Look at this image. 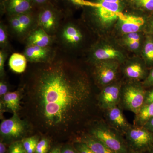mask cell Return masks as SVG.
Masks as SVG:
<instances>
[{
    "label": "cell",
    "mask_w": 153,
    "mask_h": 153,
    "mask_svg": "<svg viewBox=\"0 0 153 153\" xmlns=\"http://www.w3.org/2000/svg\"><path fill=\"white\" fill-rule=\"evenodd\" d=\"M24 75L18 114L34 134L74 140L98 116L97 94L85 71L66 59L36 63Z\"/></svg>",
    "instance_id": "obj_1"
},
{
    "label": "cell",
    "mask_w": 153,
    "mask_h": 153,
    "mask_svg": "<svg viewBox=\"0 0 153 153\" xmlns=\"http://www.w3.org/2000/svg\"><path fill=\"white\" fill-rule=\"evenodd\" d=\"M85 132L104 143L114 153H129L128 146L123 136L115 130L101 118L94 121Z\"/></svg>",
    "instance_id": "obj_2"
},
{
    "label": "cell",
    "mask_w": 153,
    "mask_h": 153,
    "mask_svg": "<svg viewBox=\"0 0 153 153\" xmlns=\"http://www.w3.org/2000/svg\"><path fill=\"white\" fill-rule=\"evenodd\" d=\"M34 134L30 123L18 113L14 114L10 118L2 120L0 124L1 140L7 145Z\"/></svg>",
    "instance_id": "obj_3"
},
{
    "label": "cell",
    "mask_w": 153,
    "mask_h": 153,
    "mask_svg": "<svg viewBox=\"0 0 153 153\" xmlns=\"http://www.w3.org/2000/svg\"><path fill=\"white\" fill-rule=\"evenodd\" d=\"M146 92V90L142 82L130 81L126 84H122L120 106L136 114L144 105Z\"/></svg>",
    "instance_id": "obj_4"
},
{
    "label": "cell",
    "mask_w": 153,
    "mask_h": 153,
    "mask_svg": "<svg viewBox=\"0 0 153 153\" xmlns=\"http://www.w3.org/2000/svg\"><path fill=\"white\" fill-rule=\"evenodd\" d=\"M124 137L131 151L144 152L149 151L153 145V134L144 126L133 125Z\"/></svg>",
    "instance_id": "obj_5"
},
{
    "label": "cell",
    "mask_w": 153,
    "mask_h": 153,
    "mask_svg": "<svg viewBox=\"0 0 153 153\" xmlns=\"http://www.w3.org/2000/svg\"><path fill=\"white\" fill-rule=\"evenodd\" d=\"M63 13L52 3L37 9L36 16L38 26L51 36L57 30L60 16Z\"/></svg>",
    "instance_id": "obj_6"
},
{
    "label": "cell",
    "mask_w": 153,
    "mask_h": 153,
    "mask_svg": "<svg viewBox=\"0 0 153 153\" xmlns=\"http://www.w3.org/2000/svg\"><path fill=\"white\" fill-rule=\"evenodd\" d=\"M88 2L87 6L93 8L94 14L102 25H111L120 16L121 3L98 1Z\"/></svg>",
    "instance_id": "obj_7"
},
{
    "label": "cell",
    "mask_w": 153,
    "mask_h": 153,
    "mask_svg": "<svg viewBox=\"0 0 153 153\" xmlns=\"http://www.w3.org/2000/svg\"><path fill=\"white\" fill-rule=\"evenodd\" d=\"M93 70L94 79L101 88L114 82L118 71L117 62L101 61L95 63Z\"/></svg>",
    "instance_id": "obj_8"
},
{
    "label": "cell",
    "mask_w": 153,
    "mask_h": 153,
    "mask_svg": "<svg viewBox=\"0 0 153 153\" xmlns=\"http://www.w3.org/2000/svg\"><path fill=\"white\" fill-rule=\"evenodd\" d=\"M122 85L120 82H114L101 88L97 97V105L100 110L103 111L119 105Z\"/></svg>",
    "instance_id": "obj_9"
},
{
    "label": "cell",
    "mask_w": 153,
    "mask_h": 153,
    "mask_svg": "<svg viewBox=\"0 0 153 153\" xmlns=\"http://www.w3.org/2000/svg\"><path fill=\"white\" fill-rule=\"evenodd\" d=\"M120 105L103 111L105 122L115 130L124 136L131 125L127 120Z\"/></svg>",
    "instance_id": "obj_10"
},
{
    "label": "cell",
    "mask_w": 153,
    "mask_h": 153,
    "mask_svg": "<svg viewBox=\"0 0 153 153\" xmlns=\"http://www.w3.org/2000/svg\"><path fill=\"white\" fill-rule=\"evenodd\" d=\"M24 55L28 61L35 63H47L55 58L54 51L50 47L27 46Z\"/></svg>",
    "instance_id": "obj_11"
},
{
    "label": "cell",
    "mask_w": 153,
    "mask_h": 153,
    "mask_svg": "<svg viewBox=\"0 0 153 153\" xmlns=\"http://www.w3.org/2000/svg\"><path fill=\"white\" fill-rule=\"evenodd\" d=\"M2 9L9 16L35 12L36 7L32 0H1Z\"/></svg>",
    "instance_id": "obj_12"
},
{
    "label": "cell",
    "mask_w": 153,
    "mask_h": 153,
    "mask_svg": "<svg viewBox=\"0 0 153 153\" xmlns=\"http://www.w3.org/2000/svg\"><path fill=\"white\" fill-rule=\"evenodd\" d=\"M22 93L20 88L14 91H9L0 100V115L2 119L5 112L18 113L21 108Z\"/></svg>",
    "instance_id": "obj_13"
},
{
    "label": "cell",
    "mask_w": 153,
    "mask_h": 153,
    "mask_svg": "<svg viewBox=\"0 0 153 153\" xmlns=\"http://www.w3.org/2000/svg\"><path fill=\"white\" fill-rule=\"evenodd\" d=\"M61 42L66 47H74L81 43L83 36L80 30L73 24H66L60 33Z\"/></svg>",
    "instance_id": "obj_14"
},
{
    "label": "cell",
    "mask_w": 153,
    "mask_h": 153,
    "mask_svg": "<svg viewBox=\"0 0 153 153\" xmlns=\"http://www.w3.org/2000/svg\"><path fill=\"white\" fill-rule=\"evenodd\" d=\"M119 19L121 31L126 35L137 33L148 22L143 17L131 15L120 16Z\"/></svg>",
    "instance_id": "obj_15"
},
{
    "label": "cell",
    "mask_w": 153,
    "mask_h": 153,
    "mask_svg": "<svg viewBox=\"0 0 153 153\" xmlns=\"http://www.w3.org/2000/svg\"><path fill=\"white\" fill-rule=\"evenodd\" d=\"M27 41V46L47 47L52 44L53 38L52 36L39 27L29 34Z\"/></svg>",
    "instance_id": "obj_16"
},
{
    "label": "cell",
    "mask_w": 153,
    "mask_h": 153,
    "mask_svg": "<svg viewBox=\"0 0 153 153\" xmlns=\"http://www.w3.org/2000/svg\"><path fill=\"white\" fill-rule=\"evenodd\" d=\"M74 141L84 143L94 153H114L100 140L86 132L81 134Z\"/></svg>",
    "instance_id": "obj_17"
},
{
    "label": "cell",
    "mask_w": 153,
    "mask_h": 153,
    "mask_svg": "<svg viewBox=\"0 0 153 153\" xmlns=\"http://www.w3.org/2000/svg\"><path fill=\"white\" fill-rule=\"evenodd\" d=\"M123 72L125 76L130 81L138 82L146 79L148 74L144 65L137 62L127 65L124 68Z\"/></svg>",
    "instance_id": "obj_18"
},
{
    "label": "cell",
    "mask_w": 153,
    "mask_h": 153,
    "mask_svg": "<svg viewBox=\"0 0 153 153\" xmlns=\"http://www.w3.org/2000/svg\"><path fill=\"white\" fill-rule=\"evenodd\" d=\"M122 55L117 49L109 46L96 48L92 52V57L95 63L120 59Z\"/></svg>",
    "instance_id": "obj_19"
},
{
    "label": "cell",
    "mask_w": 153,
    "mask_h": 153,
    "mask_svg": "<svg viewBox=\"0 0 153 153\" xmlns=\"http://www.w3.org/2000/svg\"><path fill=\"white\" fill-rule=\"evenodd\" d=\"M153 117V102L145 104L135 114L134 125L144 126Z\"/></svg>",
    "instance_id": "obj_20"
},
{
    "label": "cell",
    "mask_w": 153,
    "mask_h": 153,
    "mask_svg": "<svg viewBox=\"0 0 153 153\" xmlns=\"http://www.w3.org/2000/svg\"><path fill=\"white\" fill-rule=\"evenodd\" d=\"M27 61L25 55L14 53L9 59V67L12 71L16 73H23L27 69Z\"/></svg>",
    "instance_id": "obj_21"
},
{
    "label": "cell",
    "mask_w": 153,
    "mask_h": 153,
    "mask_svg": "<svg viewBox=\"0 0 153 153\" xmlns=\"http://www.w3.org/2000/svg\"><path fill=\"white\" fill-rule=\"evenodd\" d=\"M53 5L57 7L63 12H67V10L72 6H87L88 2L85 0H50Z\"/></svg>",
    "instance_id": "obj_22"
},
{
    "label": "cell",
    "mask_w": 153,
    "mask_h": 153,
    "mask_svg": "<svg viewBox=\"0 0 153 153\" xmlns=\"http://www.w3.org/2000/svg\"><path fill=\"white\" fill-rule=\"evenodd\" d=\"M143 55L145 63L149 66H153V36H148L145 41Z\"/></svg>",
    "instance_id": "obj_23"
},
{
    "label": "cell",
    "mask_w": 153,
    "mask_h": 153,
    "mask_svg": "<svg viewBox=\"0 0 153 153\" xmlns=\"http://www.w3.org/2000/svg\"><path fill=\"white\" fill-rule=\"evenodd\" d=\"M41 137V135L36 134L25 137L22 140V144L26 153H35Z\"/></svg>",
    "instance_id": "obj_24"
},
{
    "label": "cell",
    "mask_w": 153,
    "mask_h": 153,
    "mask_svg": "<svg viewBox=\"0 0 153 153\" xmlns=\"http://www.w3.org/2000/svg\"><path fill=\"white\" fill-rule=\"evenodd\" d=\"M36 12H33L16 15L22 24L25 33L33 26L35 20H37Z\"/></svg>",
    "instance_id": "obj_25"
},
{
    "label": "cell",
    "mask_w": 153,
    "mask_h": 153,
    "mask_svg": "<svg viewBox=\"0 0 153 153\" xmlns=\"http://www.w3.org/2000/svg\"><path fill=\"white\" fill-rule=\"evenodd\" d=\"M52 140L45 136H41L36 148L35 153H48L51 149Z\"/></svg>",
    "instance_id": "obj_26"
},
{
    "label": "cell",
    "mask_w": 153,
    "mask_h": 153,
    "mask_svg": "<svg viewBox=\"0 0 153 153\" xmlns=\"http://www.w3.org/2000/svg\"><path fill=\"white\" fill-rule=\"evenodd\" d=\"M9 19L10 25L12 30L18 35H22L25 33L22 24L16 15L10 16Z\"/></svg>",
    "instance_id": "obj_27"
},
{
    "label": "cell",
    "mask_w": 153,
    "mask_h": 153,
    "mask_svg": "<svg viewBox=\"0 0 153 153\" xmlns=\"http://www.w3.org/2000/svg\"><path fill=\"white\" fill-rule=\"evenodd\" d=\"M134 2L140 8L153 12V0H134Z\"/></svg>",
    "instance_id": "obj_28"
},
{
    "label": "cell",
    "mask_w": 153,
    "mask_h": 153,
    "mask_svg": "<svg viewBox=\"0 0 153 153\" xmlns=\"http://www.w3.org/2000/svg\"><path fill=\"white\" fill-rule=\"evenodd\" d=\"M7 153H26L22 141L15 142L9 145Z\"/></svg>",
    "instance_id": "obj_29"
},
{
    "label": "cell",
    "mask_w": 153,
    "mask_h": 153,
    "mask_svg": "<svg viewBox=\"0 0 153 153\" xmlns=\"http://www.w3.org/2000/svg\"><path fill=\"white\" fill-rule=\"evenodd\" d=\"M8 44V36L5 26L1 24L0 26V45L1 48H5Z\"/></svg>",
    "instance_id": "obj_30"
},
{
    "label": "cell",
    "mask_w": 153,
    "mask_h": 153,
    "mask_svg": "<svg viewBox=\"0 0 153 153\" xmlns=\"http://www.w3.org/2000/svg\"><path fill=\"white\" fill-rule=\"evenodd\" d=\"M72 144L79 153H94L84 143L79 141H74Z\"/></svg>",
    "instance_id": "obj_31"
},
{
    "label": "cell",
    "mask_w": 153,
    "mask_h": 153,
    "mask_svg": "<svg viewBox=\"0 0 153 153\" xmlns=\"http://www.w3.org/2000/svg\"><path fill=\"white\" fill-rule=\"evenodd\" d=\"M7 57V54L3 50L0 51V76L1 79L4 78L5 76L4 64Z\"/></svg>",
    "instance_id": "obj_32"
},
{
    "label": "cell",
    "mask_w": 153,
    "mask_h": 153,
    "mask_svg": "<svg viewBox=\"0 0 153 153\" xmlns=\"http://www.w3.org/2000/svg\"><path fill=\"white\" fill-rule=\"evenodd\" d=\"M142 84L146 89L153 88V66L147 76L142 82Z\"/></svg>",
    "instance_id": "obj_33"
},
{
    "label": "cell",
    "mask_w": 153,
    "mask_h": 153,
    "mask_svg": "<svg viewBox=\"0 0 153 153\" xmlns=\"http://www.w3.org/2000/svg\"><path fill=\"white\" fill-rule=\"evenodd\" d=\"M0 82V97L1 98L9 92V85L4 78Z\"/></svg>",
    "instance_id": "obj_34"
},
{
    "label": "cell",
    "mask_w": 153,
    "mask_h": 153,
    "mask_svg": "<svg viewBox=\"0 0 153 153\" xmlns=\"http://www.w3.org/2000/svg\"><path fill=\"white\" fill-rule=\"evenodd\" d=\"M61 153H79L73 144H66L62 146Z\"/></svg>",
    "instance_id": "obj_35"
},
{
    "label": "cell",
    "mask_w": 153,
    "mask_h": 153,
    "mask_svg": "<svg viewBox=\"0 0 153 153\" xmlns=\"http://www.w3.org/2000/svg\"><path fill=\"white\" fill-rule=\"evenodd\" d=\"M125 40L126 42L140 41V37L137 33H129L127 34Z\"/></svg>",
    "instance_id": "obj_36"
},
{
    "label": "cell",
    "mask_w": 153,
    "mask_h": 153,
    "mask_svg": "<svg viewBox=\"0 0 153 153\" xmlns=\"http://www.w3.org/2000/svg\"><path fill=\"white\" fill-rule=\"evenodd\" d=\"M36 9L40 8L44 6L51 4L50 0H32Z\"/></svg>",
    "instance_id": "obj_37"
},
{
    "label": "cell",
    "mask_w": 153,
    "mask_h": 153,
    "mask_svg": "<svg viewBox=\"0 0 153 153\" xmlns=\"http://www.w3.org/2000/svg\"><path fill=\"white\" fill-rule=\"evenodd\" d=\"M153 102V88L149 90H147L145 97V104Z\"/></svg>",
    "instance_id": "obj_38"
},
{
    "label": "cell",
    "mask_w": 153,
    "mask_h": 153,
    "mask_svg": "<svg viewBox=\"0 0 153 153\" xmlns=\"http://www.w3.org/2000/svg\"><path fill=\"white\" fill-rule=\"evenodd\" d=\"M128 47L132 50H136L140 47V41H132L126 42Z\"/></svg>",
    "instance_id": "obj_39"
},
{
    "label": "cell",
    "mask_w": 153,
    "mask_h": 153,
    "mask_svg": "<svg viewBox=\"0 0 153 153\" xmlns=\"http://www.w3.org/2000/svg\"><path fill=\"white\" fill-rule=\"evenodd\" d=\"M148 31L151 36H153V16L147 22Z\"/></svg>",
    "instance_id": "obj_40"
},
{
    "label": "cell",
    "mask_w": 153,
    "mask_h": 153,
    "mask_svg": "<svg viewBox=\"0 0 153 153\" xmlns=\"http://www.w3.org/2000/svg\"><path fill=\"white\" fill-rule=\"evenodd\" d=\"M62 146L60 144L55 145L51 148L48 153H61Z\"/></svg>",
    "instance_id": "obj_41"
},
{
    "label": "cell",
    "mask_w": 153,
    "mask_h": 153,
    "mask_svg": "<svg viewBox=\"0 0 153 153\" xmlns=\"http://www.w3.org/2000/svg\"><path fill=\"white\" fill-rule=\"evenodd\" d=\"M7 144L2 140L0 141V153H7L8 148Z\"/></svg>",
    "instance_id": "obj_42"
},
{
    "label": "cell",
    "mask_w": 153,
    "mask_h": 153,
    "mask_svg": "<svg viewBox=\"0 0 153 153\" xmlns=\"http://www.w3.org/2000/svg\"><path fill=\"white\" fill-rule=\"evenodd\" d=\"M144 126L153 134V117Z\"/></svg>",
    "instance_id": "obj_43"
},
{
    "label": "cell",
    "mask_w": 153,
    "mask_h": 153,
    "mask_svg": "<svg viewBox=\"0 0 153 153\" xmlns=\"http://www.w3.org/2000/svg\"><path fill=\"white\" fill-rule=\"evenodd\" d=\"M96 1H103L111 2L121 3V0H96Z\"/></svg>",
    "instance_id": "obj_44"
},
{
    "label": "cell",
    "mask_w": 153,
    "mask_h": 153,
    "mask_svg": "<svg viewBox=\"0 0 153 153\" xmlns=\"http://www.w3.org/2000/svg\"><path fill=\"white\" fill-rule=\"evenodd\" d=\"M142 152H137V151H131L129 153H143Z\"/></svg>",
    "instance_id": "obj_45"
},
{
    "label": "cell",
    "mask_w": 153,
    "mask_h": 153,
    "mask_svg": "<svg viewBox=\"0 0 153 153\" xmlns=\"http://www.w3.org/2000/svg\"><path fill=\"white\" fill-rule=\"evenodd\" d=\"M149 153H153V145L152 148H151L150 149L149 151Z\"/></svg>",
    "instance_id": "obj_46"
}]
</instances>
